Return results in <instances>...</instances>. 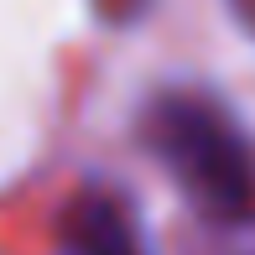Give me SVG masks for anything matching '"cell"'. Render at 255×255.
<instances>
[{"mask_svg":"<svg viewBox=\"0 0 255 255\" xmlns=\"http://www.w3.org/2000/svg\"><path fill=\"white\" fill-rule=\"evenodd\" d=\"M57 255H146L125 203L110 188H84L57 219Z\"/></svg>","mask_w":255,"mask_h":255,"instance_id":"obj_2","label":"cell"},{"mask_svg":"<svg viewBox=\"0 0 255 255\" xmlns=\"http://www.w3.org/2000/svg\"><path fill=\"white\" fill-rule=\"evenodd\" d=\"M89 5H94L110 26H130V21H141L146 10H151V0H89Z\"/></svg>","mask_w":255,"mask_h":255,"instance_id":"obj_3","label":"cell"},{"mask_svg":"<svg viewBox=\"0 0 255 255\" xmlns=\"http://www.w3.org/2000/svg\"><path fill=\"white\" fill-rule=\"evenodd\" d=\"M229 5H235V16H240V26H245L250 37H255V0H229Z\"/></svg>","mask_w":255,"mask_h":255,"instance_id":"obj_4","label":"cell"},{"mask_svg":"<svg viewBox=\"0 0 255 255\" xmlns=\"http://www.w3.org/2000/svg\"><path fill=\"white\" fill-rule=\"evenodd\" d=\"M141 141L203 219H255V146L224 99L203 89H161L141 110Z\"/></svg>","mask_w":255,"mask_h":255,"instance_id":"obj_1","label":"cell"}]
</instances>
